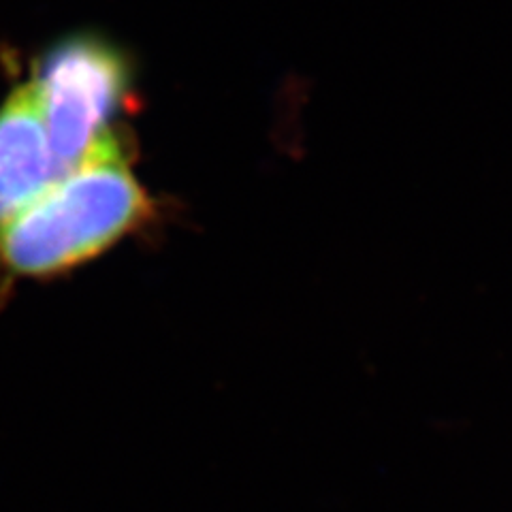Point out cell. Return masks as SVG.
<instances>
[{
    "label": "cell",
    "mask_w": 512,
    "mask_h": 512,
    "mask_svg": "<svg viewBox=\"0 0 512 512\" xmlns=\"http://www.w3.org/2000/svg\"><path fill=\"white\" fill-rule=\"evenodd\" d=\"M150 218L148 192L120 143H109L0 229V269L18 278L67 274Z\"/></svg>",
    "instance_id": "cell-1"
},
{
    "label": "cell",
    "mask_w": 512,
    "mask_h": 512,
    "mask_svg": "<svg viewBox=\"0 0 512 512\" xmlns=\"http://www.w3.org/2000/svg\"><path fill=\"white\" fill-rule=\"evenodd\" d=\"M32 90L62 173L82 165L118 137L111 124L131 92L122 54L99 37H71L39 64Z\"/></svg>",
    "instance_id": "cell-2"
},
{
    "label": "cell",
    "mask_w": 512,
    "mask_h": 512,
    "mask_svg": "<svg viewBox=\"0 0 512 512\" xmlns=\"http://www.w3.org/2000/svg\"><path fill=\"white\" fill-rule=\"evenodd\" d=\"M62 175L35 90L18 88L0 109V229Z\"/></svg>",
    "instance_id": "cell-3"
}]
</instances>
